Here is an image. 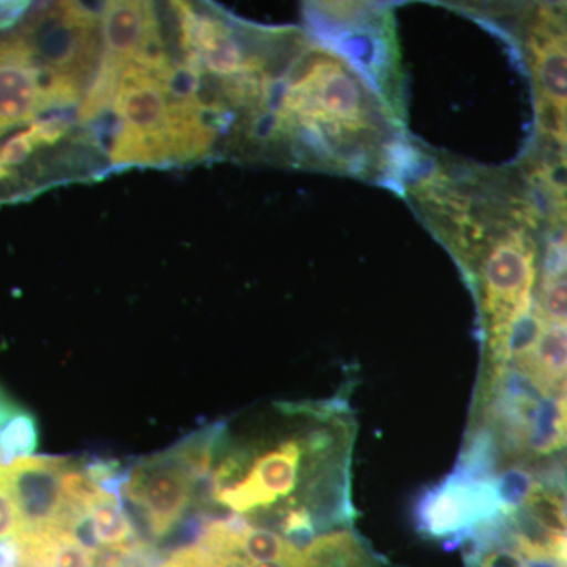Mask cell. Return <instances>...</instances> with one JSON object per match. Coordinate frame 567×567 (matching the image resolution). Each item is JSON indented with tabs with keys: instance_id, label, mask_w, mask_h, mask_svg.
I'll use <instances>...</instances> for the list:
<instances>
[{
	"instance_id": "cell-1",
	"label": "cell",
	"mask_w": 567,
	"mask_h": 567,
	"mask_svg": "<svg viewBox=\"0 0 567 567\" xmlns=\"http://www.w3.org/2000/svg\"><path fill=\"white\" fill-rule=\"evenodd\" d=\"M352 420L334 404H278L251 421L216 424L192 517L234 518L305 547L352 520Z\"/></svg>"
},
{
	"instance_id": "cell-2",
	"label": "cell",
	"mask_w": 567,
	"mask_h": 567,
	"mask_svg": "<svg viewBox=\"0 0 567 567\" xmlns=\"http://www.w3.org/2000/svg\"><path fill=\"white\" fill-rule=\"evenodd\" d=\"M311 44L305 39L276 78L249 136L323 169L386 173L394 158L390 106L353 63Z\"/></svg>"
},
{
	"instance_id": "cell-3",
	"label": "cell",
	"mask_w": 567,
	"mask_h": 567,
	"mask_svg": "<svg viewBox=\"0 0 567 567\" xmlns=\"http://www.w3.org/2000/svg\"><path fill=\"white\" fill-rule=\"evenodd\" d=\"M215 432L216 424L208 425L123 473V506L141 543L153 554L192 516L200 477L210 468Z\"/></svg>"
},
{
	"instance_id": "cell-4",
	"label": "cell",
	"mask_w": 567,
	"mask_h": 567,
	"mask_svg": "<svg viewBox=\"0 0 567 567\" xmlns=\"http://www.w3.org/2000/svg\"><path fill=\"white\" fill-rule=\"evenodd\" d=\"M527 224H503L468 265L476 276L477 297L486 328L495 374L509 363L514 330L533 306L536 281V245Z\"/></svg>"
},
{
	"instance_id": "cell-5",
	"label": "cell",
	"mask_w": 567,
	"mask_h": 567,
	"mask_svg": "<svg viewBox=\"0 0 567 567\" xmlns=\"http://www.w3.org/2000/svg\"><path fill=\"white\" fill-rule=\"evenodd\" d=\"M14 32L47 78L52 110L80 103L102 55L100 14L80 2L47 3L29 10Z\"/></svg>"
},
{
	"instance_id": "cell-6",
	"label": "cell",
	"mask_w": 567,
	"mask_h": 567,
	"mask_svg": "<svg viewBox=\"0 0 567 567\" xmlns=\"http://www.w3.org/2000/svg\"><path fill=\"white\" fill-rule=\"evenodd\" d=\"M174 59L166 50L151 52L123 71L114 100L115 130L111 162L166 164L175 162V123L169 74Z\"/></svg>"
},
{
	"instance_id": "cell-7",
	"label": "cell",
	"mask_w": 567,
	"mask_h": 567,
	"mask_svg": "<svg viewBox=\"0 0 567 567\" xmlns=\"http://www.w3.org/2000/svg\"><path fill=\"white\" fill-rule=\"evenodd\" d=\"M69 457L21 456L6 465L10 494L21 532L59 527L65 516V476Z\"/></svg>"
},
{
	"instance_id": "cell-8",
	"label": "cell",
	"mask_w": 567,
	"mask_h": 567,
	"mask_svg": "<svg viewBox=\"0 0 567 567\" xmlns=\"http://www.w3.org/2000/svg\"><path fill=\"white\" fill-rule=\"evenodd\" d=\"M529 65L537 112L567 118V6H544L529 25Z\"/></svg>"
},
{
	"instance_id": "cell-9",
	"label": "cell",
	"mask_w": 567,
	"mask_h": 567,
	"mask_svg": "<svg viewBox=\"0 0 567 567\" xmlns=\"http://www.w3.org/2000/svg\"><path fill=\"white\" fill-rule=\"evenodd\" d=\"M52 110L47 78L17 32L0 35V134Z\"/></svg>"
},
{
	"instance_id": "cell-10",
	"label": "cell",
	"mask_w": 567,
	"mask_h": 567,
	"mask_svg": "<svg viewBox=\"0 0 567 567\" xmlns=\"http://www.w3.org/2000/svg\"><path fill=\"white\" fill-rule=\"evenodd\" d=\"M102 55L100 69L122 76L126 66L163 48L162 21L151 2H104L100 14Z\"/></svg>"
},
{
	"instance_id": "cell-11",
	"label": "cell",
	"mask_w": 567,
	"mask_h": 567,
	"mask_svg": "<svg viewBox=\"0 0 567 567\" xmlns=\"http://www.w3.org/2000/svg\"><path fill=\"white\" fill-rule=\"evenodd\" d=\"M505 509L498 488L491 484L451 483L427 502L425 527L434 535H450Z\"/></svg>"
},
{
	"instance_id": "cell-12",
	"label": "cell",
	"mask_w": 567,
	"mask_h": 567,
	"mask_svg": "<svg viewBox=\"0 0 567 567\" xmlns=\"http://www.w3.org/2000/svg\"><path fill=\"white\" fill-rule=\"evenodd\" d=\"M533 390L544 395L567 393V327L546 323L539 338L516 360Z\"/></svg>"
},
{
	"instance_id": "cell-13",
	"label": "cell",
	"mask_w": 567,
	"mask_h": 567,
	"mask_svg": "<svg viewBox=\"0 0 567 567\" xmlns=\"http://www.w3.org/2000/svg\"><path fill=\"white\" fill-rule=\"evenodd\" d=\"M292 567H382L363 537L350 527L328 529L301 547Z\"/></svg>"
},
{
	"instance_id": "cell-14",
	"label": "cell",
	"mask_w": 567,
	"mask_h": 567,
	"mask_svg": "<svg viewBox=\"0 0 567 567\" xmlns=\"http://www.w3.org/2000/svg\"><path fill=\"white\" fill-rule=\"evenodd\" d=\"M527 446L536 456L567 447V393L537 405L527 429Z\"/></svg>"
},
{
	"instance_id": "cell-15",
	"label": "cell",
	"mask_w": 567,
	"mask_h": 567,
	"mask_svg": "<svg viewBox=\"0 0 567 567\" xmlns=\"http://www.w3.org/2000/svg\"><path fill=\"white\" fill-rule=\"evenodd\" d=\"M535 305L546 323L567 327V271L557 278L540 281L539 300Z\"/></svg>"
},
{
	"instance_id": "cell-16",
	"label": "cell",
	"mask_w": 567,
	"mask_h": 567,
	"mask_svg": "<svg viewBox=\"0 0 567 567\" xmlns=\"http://www.w3.org/2000/svg\"><path fill=\"white\" fill-rule=\"evenodd\" d=\"M9 464L0 447V544L14 539L21 532L20 516L10 494L6 477V465Z\"/></svg>"
},
{
	"instance_id": "cell-17",
	"label": "cell",
	"mask_w": 567,
	"mask_h": 567,
	"mask_svg": "<svg viewBox=\"0 0 567 567\" xmlns=\"http://www.w3.org/2000/svg\"><path fill=\"white\" fill-rule=\"evenodd\" d=\"M29 10H31L29 2H0V32L13 28L18 22L21 24Z\"/></svg>"
},
{
	"instance_id": "cell-18",
	"label": "cell",
	"mask_w": 567,
	"mask_h": 567,
	"mask_svg": "<svg viewBox=\"0 0 567 567\" xmlns=\"http://www.w3.org/2000/svg\"><path fill=\"white\" fill-rule=\"evenodd\" d=\"M22 413L24 412H22L20 406L14 404L9 395L0 390V435H2L6 429L9 427L17 417H20Z\"/></svg>"
},
{
	"instance_id": "cell-19",
	"label": "cell",
	"mask_w": 567,
	"mask_h": 567,
	"mask_svg": "<svg viewBox=\"0 0 567 567\" xmlns=\"http://www.w3.org/2000/svg\"><path fill=\"white\" fill-rule=\"evenodd\" d=\"M483 567H524V561L517 554H506L505 557H488L484 559Z\"/></svg>"
}]
</instances>
